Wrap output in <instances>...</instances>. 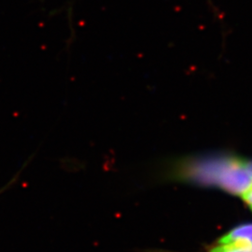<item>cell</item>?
I'll use <instances>...</instances> for the list:
<instances>
[{"instance_id": "6da1fadb", "label": "cell", "mask_w": 252, "mask_h": 252, "mask_svg": "<svg viewBox=\"0 0 252 252\" xmlns=\"http://www.w3.org/2000/svg\"><path fill=\"white\" fill-rule=\"evenodd\" d=\"M155 176L163 182H180L222 189L241 196L252 186L245 159L234 154L206 153L165 159L156 165Z\"/></svg>"}, {"instance_id": "3957f363", "label": "cell", "mask_w": 252, "mask_h": 252, "mask_svg": "<svg viewBox=\"0 0 252 252\" xmlns=\"http://www.w3.org/2000/svg\"><path fill=\"white\" fill-rule=\"evenodd\" d=\"M205 252H252V251L250 249L239 247V246L216 243L207 248V251Z\"/></svg>"}, {"instance_id": "7a4b0ae2", "label": "cell", "mask_w": 252, "mask_h": 252, "mask_svg": "<svg viewBox=\"0 0 252 252\" xmlns=\"http://www.w3.org/2000/svg\"><path fill=\"white\" fill-rule=\"evenodd\" d=\"M217 243L239 246L252 251V222L232 228L229 232L220 236Z\"/></svg>"}, {"instance_id": "5b68a950", "label": "cell", "mask_w": 252, "mask_h": 252, "mask_svg": "<svg viewBox=\"0 0 252 252\" xmlns=\"http://www.w3.org/2000/svg\"><path fill=\"white\" fill-rule=\"evenodd\" d=\"M245 166H246V169L248 170L250 175L252 177V160L245 159Z\"/></svg>"}, {"instance_id": "8992f818", "label": "cell", "mask_w": 252, "mask_h": 252, "mask_svg": "<svg viewBox=\"0 0 252 252\" xmlns=\"http://www.w3.org/2000/svg\"><path fill=\"white\" fill-rule=\"evenodd\" d=\"M251 209H252V208H251Z\"/></svg>"}, {"instance_id": "277c9868", "label": "cell", "mask_w": 252, "mask_h": 252, "mask_svg": "<svg viewBox=\"0 0 252 252\" xmlns=\"http://www.w3.org/2000/svg\"><path fill=\"white\" fill-rule=\"evenodd\" d=\"M241 197L243 199L244 202L248 205V206H250V207L252 208V186L250 188V189H248V190H246L245 192H244L243 194L241 195Z\"/></svg>"}]
</instances>
